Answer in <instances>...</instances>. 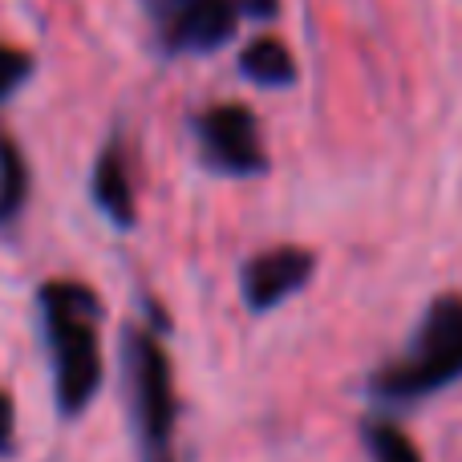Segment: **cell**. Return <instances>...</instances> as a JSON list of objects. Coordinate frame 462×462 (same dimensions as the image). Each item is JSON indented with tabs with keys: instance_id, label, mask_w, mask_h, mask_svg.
<instances>
[{
	"instance_id": "cell-1",
	"label": "cell",
	"mask_w": 462,
	"mask_h": 462,
	"mask_svg": "<svg viewBox=\"0 0 462 462\" xmlns=\"http://www.w3.org/2000/svg\"><path fill=\"white\" fill-rule=\"evenodd\" d=\"M41 333L53 365L57 414L78 418L102 390V296L81 280H49L37 292Z\"/></svg>"
},
{
	"instance_id": "cell-2",
	"label": "cell",
	"mask_w": 462,
	"mask_h": 462,
	"mask_svg": "<svg viewBox=\"0 0 462 462\" xmlns=\"http://www.w3.org/2000/svg\"><path fill=\"white\" fill-rule=\"evenodd\" d=\"M462 377V300L439 296L426 309L410 349L369 377V393L385 406L422 402Z\"/></svg>"
},
{
	"instance_id": "cell-3",
	"label": "cell",
	"mask_w": 462,
	"mask_h": 462,
	"mask_svg": "<svg viewBox=\"0 0 462 462\" xmlns=\"http://www.w3.org/2000/svg\"><path fill=\"white\" fill-rule=\"evenodd\" d=\"M122 374H126L138 462H175V382H171L167 349L159 345V337L151 328L130 325L122 333Z\"/></svg>"
},
{
	"instance_id": "cell-4",
	"label": "cell",
	"mask_w": 462,
	"mask_h": 462,
	"mask_svg": "<svg viewBox=\"0 0 462 462\" xmlns=\"http://www.w3.org/2000/svg\"><path fill=\"white\" fill-rule=\"evenodd\" d=\"M162 49L171 53H216L236 37L239 21H272L280 0H143Z\"/></svg>"
},
{
	"instance_id": "cell-5",
	"label": "cell",
	"mask_w": 462,
	"mask_h": 462,
	"mask_svg": "<svg viewBox=\"0 0 462 462\" xmlns=\"http://www.w3.org/2000/svg\"><path fill=\"white\" fill-rule=\"evenodd\" d=\"M199 159L208 171L227 179H255L268 171V154L260 143V122L244 102H219L195 118Z\"/></svg>"
},
{
	"instance_id": "cell-6",
	"label": "cell",
	"mask_w": 462,
	"mask_h": 462,
	"mask_svg": "<svg viewBox=\"0 0 462 462\" xmlns=\"http://www.w3.org/2000/svg\"><path fill=\"white\" fill-rule=\"evenodd\" d=\"M317 272V255L309 247H272L244 263L239 272V292L252 312H268L296 296Z\"/></svg>"
},
{
	"instance_id": "cell-7",
	"label": "cell",
	"mask_w": 462,
	"mask_h": 462,
	"mask_svg": "<svg viewBox=\"0 0 462 462\" xmlns=\"http://www.w3.org/2000/svg\"><path fill=\"white\" fill-rule=\"evenodd\" d=\"M94 203L102 216H110L114 227H130L134 224V187H130V171H126V159H122L118 146H106L94 162Z\"/></svg>"
},
{
	"instance_id": "cell-8",
	"label": "cell",
	"mask_w": 462,
	"mask_h": 462,
	"mask_svg": "<svg viewBox=\"0 0 462 462\" xmlns=\"http://www.w3.org/2000/svg\"><path fill=\"white\" fill-rule=\"evenodd\" d=\"M239 73L263 89H280V86H292L296 81V57L288 53L284 41L255 37L252 45H244V53H239Z\"/></svg>"
},
{
	"instance_id": "cell-9",
	"label": "cell",
	"mask_w": 462,
	"mask_h": 462,
	"mask_svg": "<svg viewBox=\"0 0 462 462\" xmlns=\"http://www.w3.org/2000/svg\"><path fill=\"white\" fill-rule=\"evenodd\" d=\"M29 199V167L8 134H0V224H13Z\"/></svg>"
},
{
	"instance_id": "cell-10",
	"label": "cell",
	"mask_w": 462,
	"mask_h": 462,
	"mask_svg": "<svg viewBox=\"0 0 462 462\" xmlns=\"http://www.w3.org/2000/svg\"><path fill=\"white\" fill-rule=\"evenodd\" d=\"M365 447L374 462H422L418 447L393 422H365Z\"/></svg>"
},
{
	"instance_id": "cell-11",
	"label": "cell",
	"mask_w": 462,
	"mask_h": 462,
	"mask_svg": "<svg viewBox=\"0 0 462 462\" xmlns=\"http://www.w3.org/2000/svg\"><path fill=\"white\" fill-rule=\"evenodd\" d=\"M13 439H16V410H13V398L0 390V458L13 450Z\"/></svg>"
}]
</instances>
